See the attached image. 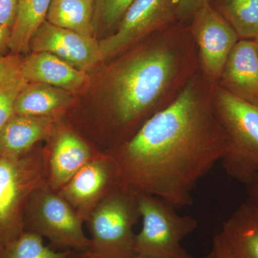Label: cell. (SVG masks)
I'll use <instances>...</instances> for the list:
<instances>
[{
    "instance_id": "obj_1",
    "label": "cell",
    "mask_w": 258,
    "mask_h": 258,
    "mask_svg": "<svg viewBox=\"0 0 258 258\" xmlns=\"http://www.w3.org/2000/svg\"><path fill=\"white\" fill-rule=\"evenodd\" d=\"M200 71L169 106L128 142L109 151L118 186L159 197L176 209L191 206L198 183L225 154L227 142L212 106V88Z\"/></svg>"
},
{
    "instance_id": "obj_2",
    "label": "cell",
    "mask_w": 258,
    "mask_h": 258,
    "mask_svg": "<svg viewBox=\"0 0 258 258\" xmlns=\"http://www.w3.org/2000/svg\"><path fill=\"white\" fill-rule=\"evenodd\" d=\"M106 78L98 138L108 152L128 142L149 118L171 104L199 70L189 24L177 21L125 50Z\"/></svg>"
},
{
    "instance_id": "obj_3",
    "label": "cell",
    "mask_w": 258,
    "mask_h": 258,
    "mask_svg": "<svg viewBox=\"0 0 258 258\" xmlns=\"http://www.w3.org/2000/svg\"><path fill=\"white\" fill-rule=\"evenodd\" d=\"M212 98L215 116L227 142L222 165L227 175L247 185L258 172V106L218 84L212 88Z\"/></svg>"
},
{
    "instance_id": "obj_4",
    "label": "cell",
    "mask_w": 258,
    "mask_h": 258,
    "mask_svg": "<svg viewBox=\"0 0 258 258\" xmlns=\"http://www.w3.org/2000/svg\"><path fill=\"white\" fill-rule=\"evenodd\" d=\"M47 183L44 149L40 144L17 157H0V247L23 233L29 203Z\"/></svg>"
},
{
    "instance_id": "obj_5",
    "label": "cell",
    "mask_w": 258,
    "mask_h": 258,
    "mask_svg": "<svg viewBox=\"0 0 258 258\" xmlns=\"http://www.w3.org/2000/svg\"><path fill=\"white\" fill-rule=\"evenodd\" d=\"M141 218L137 195L118 186L93 209L87 224L88 252L103 258H130L134 251V226Z\"/></svg>"
},
{
    "instance_id": "obj_6",
    "label": "cell",
    "mask_w": 258,
    "mask_h": 258,
    "mask_svg": "<svg viewBox=\"0 0 258 258\" xmlns=\"http://www.w3.org/2000/svg\"><path fill=\"white\" fill-rule=\"evenodd\" d=\"M142 227L136 234L134 251L147 258H194L181 241L198 227L195 217L180 215L170 203L150 195L137 196Z\"/></svg>"
},
{
    "instance_id": "obj_7",
    "label": "cell",
    "mask_w": 258,
    "mask_h": 258,
    "mask_svg": "<svg viewBox=\"0 0 258 258\" xmlns=\"http://www.w3.org/2000/svg\"><path fill=\"white\" fill-rule=\"evenodd\" d=\"M72 207L48 183L34 194L27 209L24 230L45 237L63 251L85 252L91 240Z\"/></svg>"
},
{
    "instance_id": "obj_8",
    "label": "cell",
    "mask_w": 258,
    "mask_h": 258,
    "mask_svg": "<svg viewBox=\"0 0 258 258\" xmlns=\"http://www.w3.org/2000/svg\"><path fill=\"white\" fill-rule=\"evenodd\" d=\"M179 21V0H134L114 33L99 41L103 60L123 53Z\"/></svg>"
},
{
    "instance_id": "obj_9",
    "label": "cell",
    "mask_w": 258,
    "mask_h": 258,
    "mask_svg": "<svg viewBox=\"0 0 258 258\" xmlns=\"http://www.w3.org/2000/svg\"><path fill=\"white\" fill-rule=\"evenodd\" d=\"M188 24L198 48L200 74L210 84H217L227 57L240 38L210 3L203 5Z\"/></svg>"
},
{
    "instance_id": "obj_10",
    "label": "cell",
    "mask_w": 258,
    "mask_h": 258,
    "mask_svg": "<svg viewBox=\"0 0 258 258\" xmlns=\"http://www.w3.org/2000/svg\"><path fill=\"white\" fill-rule=\"evenodd\" d=\"M118 184L116 163L108 153L102 152L57 191L85 223L93 209Z\"/></svg>"
},
{
    "instance_id": "obj_11",
    "label": "cell",
    "mask_w": 258,
    "mask_h": 258,
    "mask_svg": "<svg viewBox=\"0 0 258 258\" xmlns=\"http://www.w3.org/2000/svg\"><path fill=\"white\" fill-rule=\"evenodd\" d=\"M57 121L44 149L47 182L58 191L86 164L101 154L82 134L70 125Z\"/></svg>"
},
{
    "instance_id": "obj_12",
    "label": "cell",
    "mask_w": 258,
    "mask_h": 258,
    "mask_svg": "<svg viewBox=\"0 0 258 258\" xmlns=\"http://www.w3.org/2000/svg\"><path fill=\"white\" fill-rule=\"evenodd\" d=\"M30 49L32 52H50L84 72L103 61L99 42L96 39L47 21L34 34Z\"/></svg>"
},
{
    "instance_id": "obj_13",
    "label": "cell",
    "mask_w": 258,
    "mask_h": 258,
    "mask_svg": "<svg viewBox=\"0 0 258 258\" xmlns=\"http://www.w3.org/2000/svg\"><path fill=\"white\" fill-rule=\"evenodd\" d=\"M231 94L258 106V52L254 40H239L217 83Z\"/></svg>"
},
{
    "instance_id": "obj_14",
    "label": "cell",
    "mask_w": 258,
    "mask_h": 258,
    "mask_svg": "<svg viewBox=\"0 0 258 258\" xmlns=\"http://www.w3.org/2000/svg\"><path fill=\"white\" fill-rule=\"evenodd\" d=\"M212 247L223 258H258V217L247 203L224 222Z\"/></svg>"
},
{
    "instance_id": "obj_15",
    "label": "cell",
    "mask_w": 258,
    "mask_h": 258,
    "mask_svg": "<svg viewBox=\"0 0 258 258\" xmlns=\"http://www.w3.org/2000/svg\"><path fill=\"white\" fill-rule=\"evenodd\" d=\"M21 76L28 83H39L66 91L79 89L88 82L86 72L47 52H32L23 58Z\"/></svg>"
},
{
    "instance_id": "obj_16",
    "label": "cell",
    "mask_w": 258,
    "mask_h": 258,
    "mask_svg": "<svg viewBox=\"0 0 258 258\" xmlns=\"http://www.w3.org/2000/svg\"><path fill=\"white\" fill-rule=\"evenodd\" d=\"M58 120L15 114L0 131V157H17L46 142Z\"/></svg>"
},
{
    "instance_id": "obj_17",
    "label": "cell",
    "mask_w": 258,
    "mask_h": 258,
    "mask_svg": "<svg viewBox=\"0 0 258 258\" xmlns=\"http://www.w3.org/2000/svg\"><path fill=\"white\" fill-rule=\"evenodd\" d=\"M72 103L66 90L44 83H28L19 93L15 113L60 120Z\"/></svg>"
},
{
    "instance_id": "obj_18",
    "label": "cell",
    "mask_w": 258,
    "mask_h": 258,
    "mask_svg": "<svg viewBox=\"0 0 258 258\" xmlns=\"http://www.w3.org/2000/svg\"><path fill=\"white\" fill-rule=\"evenodd\" d=\"M52 0H19L18 12L11 30L9 49L15 55L26 53L34 34L46 20Z\"/></svg>"
},
{
    "instance_id": "obj_19",
    "label": "cell",
    "mask_w": 258,
    "mask_h": 258,
    "mask_svg": "<svg viewBox=\"0 0 258 258\" xmlns=\"http://www.w3.org/2000/svg\"><path fill=\"white\" fill-rule=\"evenodd\" d=\"M94 0H52L47 20L59 28L92 37Z\"/></svg>"
},
{
    "instance_id": "obj_20",
    "label": "cell",
    "mask_w": 258,
    "mask_h": 258,
    "mask_svg": "<svg viewBox=\"0 0 258 258\" xmlns=\"http://www.w3.org/2000/svg\"><path fill=\"white\" fill-rule=\"evenodd\" d=\"M240 40L258 38V0H210Z\"/></svg>"
},
{
    "instance_id": "obj_21",
    "label": "cell",
    "mask_w": 258,
    "mask_h": 258,
    "mask_svg": "<svg viewBox=\"0 0 258 258\" xmlns=\"http://www.w3.org/2000/svg\"><path fill=\"white\" fill-rule=\"evenodd\" d=\"M71 251H55L44 244L43 238L24 231L16 240L0 247V258H69Z\"/></svg>"
},
{
    "instance_id": "obj_22",
    "label": "cell",
    "mask_w": 258,
    "mask_h": 258,
    "mask_svg": "<svg viewBox=\"0 0 258 258\" xmlns=\"http://www.w3.org/2000/svg\"><path fill=\"white\" fill-rule=\"evenodd\" d=\"M28 83L21 76L0 85V131L15 114V101Z\"/></svg>"
},
{
    "instance_id": "obj_23",
    "label": "cell",
    "mask_w": 258,
    "mask_h": 258,
    "mask_svg": "<svg viewBox=\"0 0 258 258\" xmlns=\"http://www.w3.org/2000/svg\"><path fill=\"white\" fill-rule=\"evenodd\" d=\"M134 0H98L99 21L108 28L118 25Z\"/></svg>"
},
{
    "instance_id": "obj_24",
    "label": "cell",
    "mask_w": 258,
    "mask_h": 258,
    "mask_svg": "<svg viewBox=\"0 0 258 258\" xmlns=\"http://www.w3.org/2000/svg\"><path fill=\"white\" fill-rule=\"evenodd\" d=\"M23 61L20 55H0V85L21 77Z\"/></svg>"
},
{
    "instance_id": "obj_25",
    "label": "cell",
    "mask_w": 258,
    "mask_h": 258,
    "mask_svg": "<svg viewBox=\"0 0 258 258\" xmlns=\"http://www.w3.org/2000/svg\"><path fill=\"white\" fill-rule=\"evenodd\" d=\"M19 0H0V24L13 28L18 12Z\"/></svg>"
},
{
    "instance_id": "obj_26",
    "label": "cell",
    "mask_w": 258,
    "mask_h": 258,
    "mask_svg": "<svg viewBox=\"0 0 258 258\" xmlns=\"http://www.w3.org/2000/svg\"><path fill=\"white\" fill-rule=\"evenodd\" d=\"M208 3L210 0H179V21L188 23L193 15Z\"/></svg>"
},
{
    "instance_id": "obj_27",
    "label": "cell",
    "mask_w": 258,
    "mask_h": 258,
    "mask_svg": "<svg viewBox=\"0 0 258 258\" xmlns=\"http://www.w3.org/2000/svg\"><path fill=\"white\" fill-rule=\"evenodd\" d=\"M247 200L245 203L258 217V172L250 182L246 185Z\"/></svg>"
},
{
    "instance_id": "obj_28",
    "label": "cell",
    "mask_w": 258,
    "mask_h": 258,
    "mask_svg": "<svg viewBox=\"0 0 258 258\" xmlns=\"http://www.w3.org/2000/svg\"><path fill=\"white\" fill-rule=\"evenodd\" d=\"M11 29L0 24V55L5 49L9 48Z\"/></svg>"
},
{
    "instance_id": "obj_29",
    "label": "cell",
    "mask_w": 258,
    "mask_h": 258,
    "mask_svg": "<svg viewBox=\"0 0 258 258\" xmlns=\"http://www.w3.org/2000/svg\"><path fill=\"white\" fill-rule=\"evenodd\" d=\"M69 258H103L98 257L96 254L91 253L88 251H85V252H77V251H71L70 252ZM130 258H147L142 257V256L137 255L135 257Z\"/></svg>"
},
{
    "instance_id": "obj_30",
    "label": "cell",
    "mask_w": 258,
    "mask_h": 258,
    "mask_svg": "<svg viewBox=\"0 0 258 258\" xmlns=\"http://www.w3.org/2000/svg\"><path fill=\"white\" fill-rule=\"evenodd\" d=\"M205 258H223L222 257V256L221 254L219 253L215 249V248H213L212 247L211 252H210V253L208 254V256H207Z\"/></svg>"
},
{
    "instance_id": "obj_31",
    "label": "cell",
    "mask_w": 258,
    "mask_h": 258,
    "mask_svg": "<svg viewBox=\"0 0 258 258\" xmlns=\"http://www.w3.org/2000/svg\"><path fill=\"white\" fill-rule=\"evenodd\" d=\"M254 40V42H255L256 47H257V52H258V38L255 39V40Z\"/></svg>"
}]
</instances>
